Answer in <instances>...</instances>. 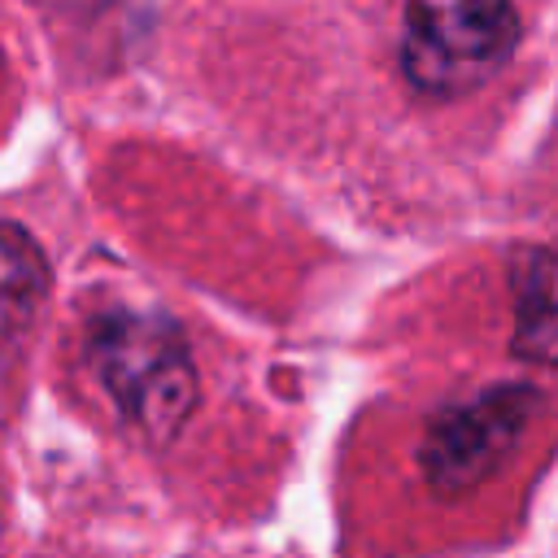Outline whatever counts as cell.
Masks as SVG:
<instances>
[{"instance_id": "cell-1", "label": "cell", "mask_w": 558, "mask_h": 558, "mask_svg": "<svg viewBox=\"0 0 558 558\" xmlns=\"http://www.w3.org/2000/svg\"><path fill=\"white\" fill-rule=\"evenodd\" d=\"M87 357L118 414L148 440L170 445L196 410V366L166 314L109 310L92 323Z\"/></svg>"}, {"instance_id": "cell-2", "label": "cell", "mask_w": 558, "mask_h": 558, "mask_svg": "<svg viewBox=\"0 0 558 558\" xmlns=\"http://www.w3.org/2000/svg\"><path fill=\"white\" fill-rule=\"evenodd\" d=\"M519 44L514 0H405L401 74L414 92L449 100L488 83Z\"/></svg>"}, {"instance_id": "cell-3", "label": "cell", "mask_w": 558, "mask_h": 558, "mask_svg": "<svg viewBox=\"0 0 558 558\" xmlns=\"http://www.w3.org/2000/svg\"><path fill=\"white\" fill-rule=\"evenodd\" d=\"M541 397L527 384H497L471 401H458L440 410L427 423V436L418 445V466L423 480L440 497H458L480 488L506 453L519 445L527 418L536 414Z\"/></svg>"}, {"instance_id": "cell-4", "label": "cell", "mask_w": 558, "mask_h": 558, "mask_svg": "<svg viewBox=\"0 0 558 558\" xmlns=\"http://www.w3.org/2000/svg\"><path fill=\"white\" fill-rule=\"evenodd\" d=\"M523 362L558 366V248H536L514 275V336Z\"/></svg>"}, {"instance_id": "cell-5", "label": "cell", "mask_w": 558, "mask_h": 558, "mask_svg": "<svg viewBox=\"0 0 558 558\" xmlns=\"http://www.w3.org/2000/svg\"><path fill=\"white\" fill-rule=\"evenodd\" d=\"M48 288V262L39 244L17 227L0 222V331L22 327Z\"/></svg>"}]
</instances>
